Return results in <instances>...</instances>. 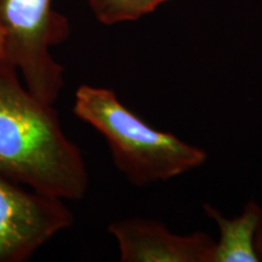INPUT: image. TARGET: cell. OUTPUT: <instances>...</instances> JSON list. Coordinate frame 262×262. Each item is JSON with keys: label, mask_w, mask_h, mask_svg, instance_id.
I'll list each match as a JSON object with an SVG mask.
<instances>
[{"label": "cell", "mask_w": 262, "mask_h": 262, "mask_svg": "<svg viewBox=\"0 0 262 262\" xmlns=\"http://www.w3.org/2000/svg\"><path fill=\"white\" fill-rule=\"evenodd\" d=\"M166 2L169 0H89V6L98 22L112 26L136 21Z\"/></svg>", "instance_id": "cell-7"}, {"label": "cell", "mask_w": 262, "mask_h": 262, "mask_svg": "<svg viewBox=\"0 0 262 262\" xmlns=\"http://www.w3.org/2000/svg\"><path fill=\"white\" fill-rule=\"evenodd\" d=\"M255 248H256L257 255L260 257V261H262V217L258 225L257 232H256V238H255Z\"/></svg>", "instance_id": "cell-8"}, {"label": "cell", "mask_w": 262, "mask_h": 262, "mask_svg": "<svg viewBox=\"0 0 262 262\" xmlns=\"http://www.w3.org/2000/svg\"><path fill=\"white\" fill-rule=\"evenodd\" d=\"M123 262H214L216 242L196 232L178 235L160 222L129 219L110 225Z\"/></svg>", "instance_id": "cell-5"}, {"label": "cell", "mask_w": 262, "mask_h": 262, "mask_svg": "<svg viewBox=\"0 0 262 262\" xmlns=\"http://www.w3.org/2000/svg\"><path fill=\"white\" fill-rule=\"evenodd\" d=\"M73 215L62 199L41 194L0 172V262H24L70 228Z\"/></svg>", "instance_id": "cell-4"}, {"label": "cell", "mask_w": 262, "mask_h": 262, "mask_svg": "<svg viewBox=\"0 0 262 262\" xmlns=\"http://www.w3.org/2000/svg\"><path fill=\"white\" fill-rule=\"evenodd\" d=\"M204 211L215 220L220 229V241L216 242L214 262L260 261L255 238L262 217V209L254 201L245 205L244 212L234 219H226L211 205L204 204Z\"/></svg>", "instance_id": "cell-6"}, {"label": "cell", "mask_w": 262, "mask_h": 262, "mask_svg": "<svg viewBox=\"0 0 262 262\" xmlns=\"http://www.w3.org/2000/svg\"><path fill=\"white\" fill-rule=\"evenodd\" d=\"M0 172L41 194L80 201L89 172L54 104L34 96L0 56Z\"/></svg>", "instance_id": "cell-1"}, {"label": "cell", "mask_w": 262, "mask_h": 262, "mask_svg": "<svg viewBox=\"0 0 262 262\" xmlns=\"http://www.w3.org/2000/svg\"><path fill=\"white\" fill-rule=\"evenodd\" d=\"M73 113L103 135L116 166L134 185L166 181L206 160L204 150L149 126L107 88L80 85Z\"/></svg>", "instance_id": "cell-2"}, {"label": "cell", "mask_w": 262, "mask_h": 262, "mask_svg": "<svg viewBox=\"0 0 262 262\" xmlns=\"http://www.w3.org/2000/svg\"><path fill=\"white\" fill-rule=\"evenodd\" d=\"M54 0H0V56L18 72L31 93L54 104L64 85V68L51 48L70 35L68 18Z\"/></svg>", "instance_id": "cell-3"}]
</instances>
